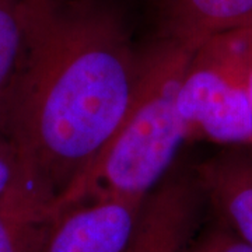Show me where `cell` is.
<instances>
[{"label":"cell","mask_w":252,"mask_h":252,"mask_svg":"<svg viewBox=\"0 0 252 252\" xmlns=\"http://www.w3.org/2000/svg\"><path fill=\"white\" fill-rule=\"evenodd\" d=\"M21 14L24 44L0 126L56 203L121 125L144 46L115 0H21Z\"/></svg>","instance_id":"cell-1"},{"label":"cell","mask_w":252,"mask_h":252,"mask_svg":"<svg viewBox=\"0 0 252 252\" xmlns=\"http://www.w3.org/2000/svg\"><path fill=\"white\" fill-rule=\"evenodd\" d=\"M196 48L154 36L121 125L89 171L56 202L58 212L95 195L143 200L168 175L187 142L177 95Z\"/></svg>","instance_id":"cell-2"},{"label":"cell","mask_w":252,"mask_h":252,"mask_svg":"<svg viewBox=\"0 0 252 252\" xmlns=\"http://www.w3.org/2000/svg\"><path fill=\"white\" fill-rule=\"evenodd\" d=\"M177 108L187 142L252 149L240 28L210 36L193 51L178 89Z\"/></svg>","instance_id":"cell-3"},{"label":"cell","mask_w":252,"mask_h":252,"mask_svg":"<svg viewBox=\"0 0 252 252\" xmlns=\"http://www.w3.org/2000/svg\"><path fill=\"white\" fill-rule=\"evenodd\" d=\"M207 213L193 165L175 167L143 200L125 252H182Z\"/></svg>","instance_id":"cell-4"},{"label":"cell","mask_w":252,"mask_h":252,"mask_svg":"<svg viewBox=\"0 0 252 252\" xmlns=\"http://www.w3.org/2000/svg\"><path fill=\"white\" fill-rule=\"evenodd\" d=\"M143 200L95 195L64 207L58 212L45 252H125Z\"/></svg>","instance_id":"cell-5"},{"label":"cell","mask_w":252,"mask_h":252,"mask_svg":"<svg viewBox=\"0 0 252 252\" xmlns=\"http://www.w3.org/2000/svg\"><path fill=\"white\" fill-rule=\"evenodd\" d=\"M193 170L209 215L252 248V149L221 147Z\"/></svg>","instance_id":"cell-6"},{"label":"cell","mask_w":252,"mask_h":252,"mask_svg":"<svg viewBox=\"0 0 252 252\" xmlns=\"http://www.w3.org/2000/svg\"><path fill=\"white\" fill-rule=\"evenodd\" d=\"M153 4L154 36L190 48L252 24V0H153Z\"/></svg>","instance_id":"cell-7"},{"label":"cell","mask_w":252,"mask_h":252,"mask_svg":"<svg viewBox=\"0 0 252 252\" xmlns=\"http://www.w3.org/2000/svg\"><path fill=\"white\" fill-rule=\"evenodd\" d=\"M58 210L35 185H23L0 199V252H45Z\"/></svg>","instance_id":"cell-8"},{"label":"cell","mask_w":252,"mask_h":252,"mask_svg":"<svg viewBox=\"0 0 252 252\" xmlns=\"http://www.w3.org/2000/svg\"><path fill=\"white\" fill-rule=\"evenodd\" d=\"M24 44L21 0H0V115Z\"/></svg>","instance_id":"cell-9"},{"label":"cell","mask_w":252,"mask_h":252,"mask_svg":"<svg viewBox=\"0 0 252 252\" xmlns=\"http://www.w3.org/2000/svg\"><path fill=\"white\" fill-rule=\"evenodd\" d=\"M182 252H252V248L227 225L210 215Z\"/></svg>","instance_id":"cell-10"},{"label":"cell","mask_w":252,"mask_h":252,"mask_svg":"<svg viewBox=\"0 0 252 252\" xmlns=\"http://www.w3.org/2000/svg\"><path fill=\"white\" fill-rule=\"evenodd\" d=\"M28 184L35 185L28 175L17 146L0 126V199Z\"/></svg>","instance_id":"cell-11"},{"label":"cell","mask_w":252,"mask_h":252,"mask_svg":"<svg viewBox=\"0 0 252 252\" xmlns=\"http://www.w3.org/2000/svg\"><path fill=\"white\" fill-rule=\"evenodd\" d=\"M244 48V62H245V87L252 109V24L241 27Z\"/></svg>","instance_id":"cell-12"}]
</instances>
